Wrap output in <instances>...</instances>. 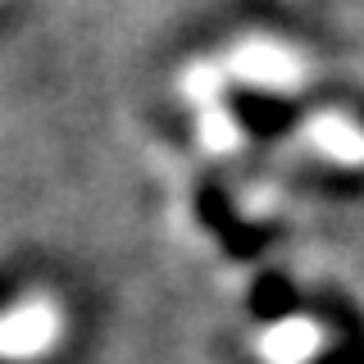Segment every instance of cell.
Here are the masks:
<instances>
[{
	"label": "cell",
	"mask_w": 364,
	"mask_h": 364,
	"mask_svg": "<svg viewBox=\"0 0 364 364\" xmlns=\"http://www.w3.org/2000/svg\"><path fill=\"white\" fill-rule=\"evenodd\" d=\"M60 337V314L46 301H28L0 318V355L5 360H37Z\"/></svg>",
	"instance_id": "1"
},
{
	"label": "cell",
	"mask_w": 364,
	"mask_h": 364,
	"mask_svg": "<svg viewBox=\"0 0 364 364\" xmlns=\"http://www.w3.org/2000/svg\"><path fill=\"white\" fill-rule=\"evenodd\" d=\"M237 77L250 87H264V91H287L301 82V60L278 41H246L242 50L232 55Z\"/></svg>",
	"instance_id": "2"
},
{
	"label": "cell",
	"mask_w": 364,
	"mask_h": 364,
	"mask_svg": "<svg viewBox=\"0 0 364 364\" xmlns=\"http://www.w3.org/2000/svg\"><path fill=\"white\" fill-rule=\"evenodd\" d=\"M310 141L337 164H364V128L341 114H323L310 123Z\"/></svg>",
	"instance_id": "3"
},
{
	"label": "cell",
	"mask_w": 364,
	"mask_h": 364,
	"mask_svg": "<svg viewBox=\"0 0 364 364\" xmlns=\"http://www.w3.org/2000/svg\"><path fill=\"white\" fill-rule=\"evenodd\" d=\"M259 350L273 360V364H305L318 350V328L305 323V318H287V323H273Z\"/></svg>",
	"instance_id": "4"
}]
</instances>
